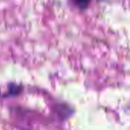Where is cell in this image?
Returning a JSON list of instances; mask_svg holds the SVG:
<instances>
[{"mask_svg":"<svg viewBox=\"0 0 130 130\" xmlns=\"http://www.w3.org/2000/svg\"><path fill=\"white\" fill-rule=\"evenodd\" d=\"M56 113L61 120H66L73 113V110L66 104H59L56 108Z\"/></svg>","mask_w":130,"mask_h":130,"instance_id":"1","label":"cell"},{"mask_svg":"<svg viewBox=\"0 0 130 130\" xmlns=\"http://www.w3.org/2000/svg\"><path fill=\"white\" fill-rule=\"evenodd\" d=\"M71 1L74 4V5L76 6L78 8L81 10H85L89 6L91 0H71Z\"/></svg>","mask_w":130,"mask_h":130,"instance_id":"2","label":"cell"},{"mask_svg":"<svg viewBox=\"0 0 130 130\" xmlns=\"http://www.w3.org/2000/svg\"><path fill=\"white\" fill-rule=\"evenodd\" d=\"M21 90V88L18 86L16 85H12L9 87V90H8V95L9 96H14V95H18V93H20Z\"/></svg>","mask_w":130,"mask_h":130,"instance_id":"3","label":"cell"}]
</instances>
